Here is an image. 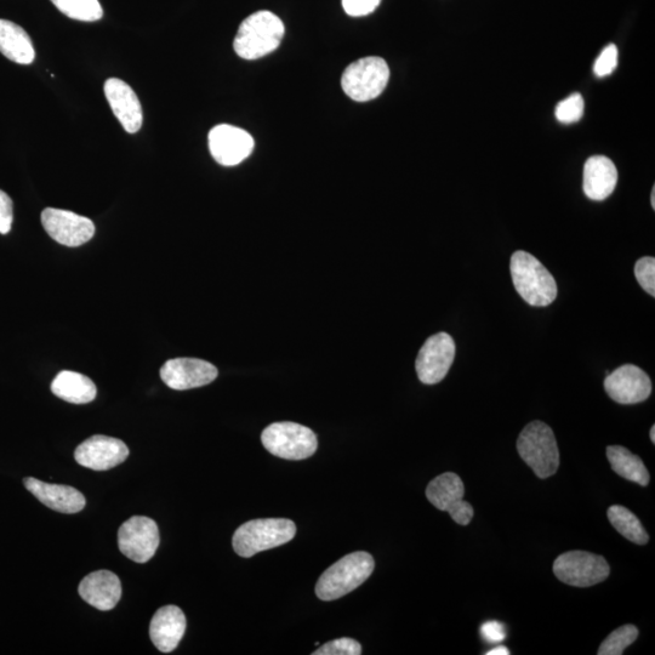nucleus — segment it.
Here are the masks:
<instances>
[{
	"label": "nucleus",
	"instance_id": "1",
	"mask_svg": "<svg viewBox=\"0 0 655 655\" xmlns=\"http://www.w3.org/2000/svg\"><path fill=\"white\" fill-rule=\"evenodd\" d=\"M283 21L270 11H258L238 28L233 48L239 58L258 60L275 51L284 36Z\"/></svg>",
	"mask_w": 655,
	"mask_h": 655
},
{
	"label": "nucleus",
	"instance_id": "2",
	"mask_svg": "<svg viewBox=\"0 0 655 655\" xmlns=\"http://www.w3.org/2000/svg\"><path fill=\"white\" fill-rule=\"evenodd\" d=\"M512 282L527 304L549 306L556 300L557 284L554 276L532 254L518 250L511 258Z\"/></svg>",
	"mask_w": 655,
	"mask_h": 655
},
{
	"label": "nucleus",
	"instance_id": "3",
	"mask_svg": "<svg viewBox=\"0 0 655 655\" xmlns=\"http://www.w3.org/2000/svg\"><path fill=\"white\" fill-rule=\"evenodd\" d=\"M374 558L368 552H352L321 575L316 585V595L322 601H334L350 594L372 575Z\"/></svg>",
	"mask_w": 655,
	"mask_h": 655
},
{
	"label": "nucleus",
	"instance_id": "4",
	"mask_svg": "<svg viewBox=\"0 0 655 655\" xmlns=\"http://www.w3.org/2000/svg\"><path fill=\"white\" fill-rule=\"evenodd\" d=\"M295 534L293 521L287 518H264L242 524L233 535L232 544L238 556L248 558L289 543Z\"/></svg>",
	"mask_w": 655,
	"mask_h": 655
},
{
	"label": "nucleus",
	"instance_id": "5",
	"mask_svg": "<svg viewBox=\"0 0 655 655\" xmlns=\"http://www.w3.org/2000/svg\"><path fill=\"white\" fill-rule=\"evenodd\" d=\"M520 457L539 478L554 476L560 466L554 431L543 421H533L524 427L517 440Z\"/></svg>",
	"mask_w": 655,
	"mask_h": 655
},
{
	"label": "nucleus",
	"instance_id": "6",
	"mask_svg": "<svg viewBox=\"0 0 655 655\" xmlns=\"http://www.w3.org/2000/svg\"><path fill=\"white\" fill-rule=\"evenodd\" d=\"M390 79V68L384 59L369 56L346 68L341 87L350 99L367 102L383 94Z\"/></svg>",
	"mask_w": 655,
	"mask_h": 655
},
{
	"label": "nucleus",
	"instance_id": "7",
	"mask_svg": "<svg viewBox=\"0 0 655 655\" xmlns=\"http://www.w3.org/2000/svg\"><path fill=\"white\" fill-rule=\"evenodd\" d=\"M264 447L275 457L304 460L312 457L318 447L317 436L309 427L295 423H275L261 435Z\"/></svg>",
	"mask_w": 655,
	"mask_h": 655
},
{
	"label": "nucleus",
	"instance_id": "8",
	"mask_svg": "<svg viewBox=\"0 0 655 655\" xmlns=\"http://www.w3.org/2000/svg\"><path fill=\"white\" fill-rule=\"evenodd\" d=\"M552 569L558 580L577 588L605 582L611 573L605 557L586 551H569L558 556Z\"/></svg>",
	"mask_w": 655,
	"mask_h": 655
},
{
	"label": "nucleus",
	"instance_id": "9",
	"mask_svg": "<svg viewBox=\"0 0 655 655\" xmlns=\"http://www.w3.org/2000/svg\"><path fill=\"white\" fill-rule=\"evenodd\" d=\"M464 495V482L453 472L437 476L426 488V498L430 503L436 509L448 512L460 526H467L475 515L474 508L464 500Z\"/></svg>",
	"mask_w": 655,
	"mask_h": 655
},
{
	"label": "nucleus",
	"instance_id": "10",
	"mask_svg": "<svg viewBox=\"0 0 655 655\" xmlns=\"http://www.w3.org/2000/svg\"><path fill=\"white\" fill-rule=\"evenodd\" d=\"M157 523L145 516H134L118 531V546L124 556L136 563H146L155 556L159 546Z\"/></svg>",
	"mask_w": 655,
	"mask_h": 655
},
{
	"label": "nucleus",
	"instance_id": "11",
	"mask_svg": "<svg viewBox=\"0 0 655 655\" xmlns=\"http://www.w3.org/2000/svg\"><path fill=\"white\" fill-rule=\"evenodd\" d=\"M455 343L451 335L438 333L426 340L419 352L415 369L421 383L435 385L447 377L455 357Z\"/></svg>",
	"mask_w": 655,
	"mask_h": 655
},
{
	"label": "nucleus",
	"instance_id": "12",
	"mask_svg": "<svg viewBox=\"0 0 655 655\" xmlns=\"http://www.w3.org/2000/svg\"><path fill=\"white\" fill-rule=\"evenodd\" d=\"M42 225L54 241L66 247H81L95 235L93 221L68 210L44 209Z\"/></svg>",
	"mask_w": 655,
	"mask_h": 655
},
{
	"label": "nucleus",
	"instance_id": "13",
	"mask_svg": "<svg viewBox=\"0 0 655 655\" xmlns=\"http://www.w3.org/2000/svg\"><path fill=\"white\" fill-rule=\"evenodd\" d=\"M208 139L210 153L224 167H235L254 150L253 136L229 124H221L210 130Z\"/></svg>",
	"mask_w": 655,
	"mask_h": 655
},
{
	"label": "nucleus",
	"instance_id": "14",
	"mask_svg": "<svg viewBox=\"0 0 655 655\" xmlns=\"http://www.w3.org/2000/svg\"><path fill=\"white\" fill-rule=\"evenodd\" d=\"M218 374V369L212 363L197 358H174L161 369V378L165 385L178 391L212 384Z\"/></svg>",
	"mask_w": 655,
	"mask_h": 655
},
{
	"label": "nucleus",
	"instance_id": "15",
	"mask_svg": "<svg viewBox=\"0 0 655 655\" xmlns=\"http://www.w3.org/2000/svg\"><path fill=\"white\" fill-rule=\"evenodd\" d=\"M129 457L127 444L117 438L96 435L79 444L74 453L79 465L94 471L111 470Z\"/></svg>",
	"mask_w": 655,
	"mask_h": 655
},
{
	"label": "nucleus",
	"instance_id": "16",
	"mask_svg": "<svg viewBox=\"0 0 655 655\" xmlns=\"http://www.w3.org/2000/svg\"><path fill=\"white\" fill-rule=\"evenodd\" d=\"M605 389L608 396L617 403L636 404L651 396L652 381L641 368L625 364L607 375Z\"/></svg>",
	"mask_w": 655,
	"mask_h": 655
},
{
	"label": "nucleus",
	"instance_id": "17",
	"mask_svg": "<svg viewBox=\"0 0 655 655\" xmlns=\"http://www.w3.org/2000/svg\"><path fill=\"white\" fill-rule=\"evenodd\" d=\"M105 95L119 123L129 134L138 133L144 122L141 102L135 91L121 79H107Z\"/></svg>",
	"mask_w": 655,
	"mask_h": 655
},
{
	"label": "nucleus",
	"instance_id": "18",
	"mask_svg": "<svg viewBox=\"0 0 655 655\" xmlns=\"http://www.w3.org/2000/svg\"><path fill=\"white\" fill-rule=\"evenodd\" d=\"M79 595L99 611H111L122 597V583L115 573L98 571L90 573L79 584Z\"/></svg>",
	"mask_w": 655,
	"mask_h": 655
},
{
	"label": "nucleus",
	"instance_id": "19",
	"mask_svg": "<svg viewBox=\"0 0 655 655\" xmlns=\"http://www.w3.org/2000/svg\"><path fill=\"white\" fill-rule=\"evenodd\" d=\"M25 487L49 509L62 512V514H77L85 508L84 495L70 486L61 484H48L27 477L24 480Z\"/></svg>",
	"mask_w": 655,
	"mask_h": 655
},
{
	"label": "nucleus",
	"instance_id": "20",
	"mask_svg": "<svg viewBox=\"0 0 655 655\" xmlns=\"http://www.w3.org/2000/svg\"><path fill=\"white\" fill-rule=\"evenodd\" d=\"M186 631L184 612L176 606L158 609L151 620L150 637L153 645L162 653L173 652L179 646Z\"/></svg>",
	"mask_w": 655,
	"mask_h": 655
},
{
	"label": "nucleus",
	"instance_id": "21",
	"mask_svg": "<svg viewBox=\"0 0 655 655\" xmlns=\"http://www.w3.org/2000/svg\"><path fill=\"white\" fill-rule=\"evenodd\" d=\"M618 182V170L611 159L594 156L584 167V192L592 201H605L612 195Z\"/></svg>",
	"mask_w": 655,
	"mask_h": 655
},
{
	"label": "nucleus",
	"instance_id": "22",
	"mask_svg": "<svg viewBox=\"0 0 655 655\" xmlns=\"http://www.w3.org/2000/svg\"><path fill=\"white\" fill-rule=\"evenodd\" d=\"M0 53L19 65H31L36 59L30 36L24 28L8 20H0Z\"/></svg>",
	"mask_w": 655,
	"mask_h": 655
},
{
	"label": "nucleus",
	"instance_id": "23",
	"mask_svg": "<svg viewBox=\"0 0 655 655\" xmlns=\"http://www.w3.org/2000/svg\"><path fill=\"white\" fill-rule=\"evenodd\" d=\"M55 396L73 404H87L96 397V386L88 377L81 373L65 370L51 384Z\"/></svg>",
	"mask_w": 655,
	"mask_h": 655
},
{
	"label": "nucleus",
	"instance_id": "24",
	"mask_svg": "<svg viewBox=\"0 0 655 655\" xmlns=\"http://www.w3.org/2000/svg\"><path fill=\"white\" fill-rule=\"evenodd\" d=\"M607 458L614 472L631 482L646 487L649 483V474L643 461L622 446H609Z\"/></svg>",
	"mask_w": 655,
	"mask_h": 655
},
{
	"label": "nucleus",
	"instance_id": "25",
	"mask_svg": "<svg viewBox=\"0 0 655 655\" xmlns=\"http://www.w3.org/2000/svg\"><path fill=\"white\" fill-rule=\"evenodd\" d=\"M608 520L626 539L637 545H646L649 537L641 521L624 506L614 505L608 509Z\"/></svg>",
	"mask_w": 655,
	"mask_h": 655
},
{
	"label": "nucleus",
	"instance_id": "26",
	"mask_svg": "<svg viewBox=\"0 0 655 655\" xmlns=\"http://www.w3.org/2000/svg\"><path fill=\"white\" fill-rule=\"evenodd\" d=\"M50 2L72 20L95 22L104 16V9L99 0H50Z\"/></svg>",
	"mask_w": 655,
	"mask_h": 655
},
{
	"label": "nucleus",
	"instance_id": "27",
	"mask_svg": "<svg viewBox=\"0 0 655 655\" xmlns=\"http://www.w3.org/2000/svg\"><path fill=\"white\" fill-rule=\"evenodd\" d=\"M639 637V630L635 625H624L614 630L611 635L602 642L598 655H622L625 648H628Z\"/></svg>",
	"mask_w": 655,
	"mask_h": 655
},
{
	"label": "nucleus",
	"instance_id": "28",
	"mask_svg": "<svg viewBox=\"0 0 655 655\" xmlns=\"http://www.w3.org/2000/svg\"><path fill=\"white\" fill-rule=\"evenodd\" d=\"M585 102L579 93L569 95L556 107V118L563 124L577 123L584 116Z\"/></svg>",
	"mask_w": 655,
	"mask_h": 655
},
{
	"label": "nucleus",
	"instance_id": "29",
	"mask_svg": "<svg viewBox=\"0 0 655 655\" xmlns=\"http://www.w3.org/2000/svg\"><path fill=\"white\" fill-rule=\"evenodd\" d=\"M635 276L649 295L655 296V259L645 256L636 262Z\"/></svg>",
	"mask_w": 655,
	"mask_h": 655
},
{
	"label": "nucleus",
	"instance_id": "30",
	"mask_svg": "<svg viewBox=\"0 0 655 655\" xmlns=\"http://www.w3.org/2000/svg\"><path fill=\"white\" fill-rule=\"evenodd\" d=\"M313 655H360L362 654V647L360 643L352 639H339L326 643Z\"/></svg>",
	"mask_w": 655,
	"mask_h": 655
},
{
	"label": "nucleus",
	"instance_id": "31",
	"mask_svg": "<svg viewBox=\"0 0 655 655\" xmlns=\"http://www.w3.org/2000/svg\"><path fill=\"white\" fill-rule=\"evenodd\" d=\"M617 66L618 48L614 44H609L602 50L600 56H598L594 66V72L597 77H607L614 72Z\"/></svg>",
	"mask_w": 655,
	"mask_h": 655
},
{
	"label": "nucleus",
	"instance_id": "32",
	"mask_svg": "<svg viewBox=\"0 0 655 655\" xmlns=\"http://www.w3.org/2000/svg\"><path fill=\"white\" fill-rule=\"evenodd\" d=\"M381 0H343L347 15L360 17L372 14L379 7Z\"/></svg>",
	"mask_w": 655,
	"mask_h": 655
},
{
	"label": "nucleus",
	"instance_id": "33",
	"mask_svg": "<svg viewBox=\"0 0 655 655\" xmlns=\"http://www.w3.org/2000/svg\"><path fill=\"white\" fill-rule=\"evenodd\" d=\"M14 220V205L4 191H0V233L7 235Z\"/></svg>",
	"mask_w": 655,
	"mask_h": 655
},
{
	"label": "nucleus",
	"instance_id": "34",
	"mask_svg": "<svg viewBox=\"0 0 655 655\" xmlns=\"http://www.w3.org/2000/svg\"><path fill=\"white\" fill-rule=\"evenodd\" d=\"M481 635L489 643H500L506 639L505 625L495 620L481 626Z\"/></svg>",
	"mask_w": 655,
	"mask_h": 655
},
{
	"label": "nucleus",
	"instance_id": "35",
	"mask_svg": "<svg viewBox=\"0 0 655 655\" xmlns=\"http://www.w3.org/2000/svg\"><path fill=\"white\" fill-rule=\"evenodd\" d=\"M510 651L504 646L495 647L492 651H489L487 655H509Z\"/></svg>",
	"mask_w": 655,
	"mask_h": 655
},
{
	"label": "nucleus",
	"instance_id": "36",
	"mask_svg": "<svg viewBox=\"0 0 655 655\" xmlns=\"http://www.w3.org/2000/svg\"><path fill=\"white\" fill-rule=\"evenodd\" d=\"M649 436H651L652 442L655 443V426H652L651 434H649Z\"/></svg>",
	"mask_w": 655,
	"mask_h": 655
},
{
	"label": "nucleus",
	"instance_id": "37",
	"mask_svg": "<svg viewBox=\"0 0 655 655\" xmlns=\"http://www.w3.org/2000/svg\"><path fill=\"white\" fill-rule=\"evenodd\" d=\"M651 202H652V207L654 209L655 208V189H654V187H653V190H652Z\"/></svg>",
	"mask_w": 655,
	"mask_h": 655
}]
</instances>
